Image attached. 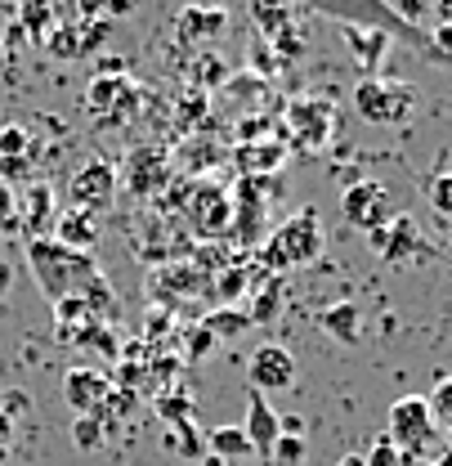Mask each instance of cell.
Instances as JSON below:
<instances>
[{
  "mask_svg": "<svg viewBox=\"0 0 452 466\" xmlns=\"http://www.w3.org/2000/svg\"><path fill=\"white\" fill-rule=\"evenodd\" d=\"M305 435H278V444L269 449V462L274 466H300L305 462Z\"/></svg>",
  "mask_w": 452,
  "mask_h": 466,
  "instance_id": "cell-29",
  "label": "cell"
},
{
  "mask_svg": "<svg viewBox=\"0 0 452 466\" xmlns=\"http://www.w3.org/2000/svg\"><path fill=\"white\" fill-rule=\"evenodd\" d=\"M327 233H323V220H318V207H300L291 211L278 229L269 233V242L260 247V265L269 274H286V269H300L309 260H318Z\"/></svg>",
  "mask_w": 452,
  "mask_h": 466,
  "instance_id": "cell-2",
  "label": "cell"
},
{
  "mask_svg": "<svg viewBox=\"0 0 452 466\" xmlns=\"http://www.w3.org/2000/svg\"><path fill=\"white\" fill-rule=\"evenodd\" d=\"M5 63H9V50H5V41H0V72H5Z\"/></svg>",
  "mask_w": 452,
  "mask_h": 466,
  "instance_id": "cell-45",
  "label": "cell"
},
{
  "mask_svg": "<svg viewBox=\"0 0 452 466\" xmlns=\"http://www.w3.org/2000/svg\"><path fill=\"white\" fill-rule=\"evenodd\" d=\"M41 46L55 58H81V32H76V23H55Z\"/></svg>",
  "mask_w": 452,
  "mask_h": 466,
  "instance_id": "cell-26",
  "label": "cell"
},
{
  "mask_svg": "<svg viewBox=\"0 0 452 466\" xmlns=\"http://www.w3.org/2000/svg\"><path fill=\"white\" fill-rule=\"evenodd\" d=\"M278 408L269 404L265 395H256V390H246V421H242V435L251 440V453H265L269 458V449L278 444Z\"/></svg>",
  "mask_w": 452,
  "mask_h": 466,
  "instance_id": "cell-16",
  "label": "cell"
},
{
  "mask_svg": "<svg viewBox=\"0 0 452 466\" xmlns=\"http://www.w3.org/2000/svg\"><path fill=\"white\" fill-rule=\"evenodd\" d=\"M407 466H448V462H407Z\"/></svg>",
  "mask_w": 452,
  "mask_h": 466,
  "instance_id": "cell-46",
  "label": "cell"
},
{
  "mask_svg": "<svg viewBox=\"0 0 452 466\" xmlns=\"http://www.w3.org/2000/svg\"><path fill=\"white\" fill-rule=\"evenodd\" d=\"M27 269H32L36 288L45 291V300H55V305L58 300H72V296L81 300L85 288L104 274L90 251H67L55 238H32L27 242Z\"/></svg>",
  "mask_w": 452,
  "mask_h": 466,
  "instance_id": "cell-1",
  "label": "cell"
},
{
  "mask_svg": "<svg viewBox=\"0 0 452 466\" xmlns=\"http://www.w3.org/2000/svg\"><path fill=\"white\" fill-rule=\"evenodd\" d=\"M202 328H206L211 337H237V332H246V328H251V319H246L242 309H216V314H206V319H202Z\"/></svg>",
  "mask_w": 452,
  "mask_h": 466,
  "instance_id": "cell-28",
  "label": "cell"
},
{
  "mask_svg": "<svg viewBox=\"0 0 452 466\" xmlns=\"http://www.w3.org/2000/svg\"><path fill=\"white\" fill-rule=\"evenodd\" d=\"M5 462H9V449H0V466H5Z\"/></svg>",
  "mask_w": 452,
  "mask_h": 466,
  "instance_id": "cell-48",
  "label": "cell"
},
{
  "mask_svg": "<svg viewBox=\"0 0 452 466\" xmlns=\"http://www.w3.org/2000/svg\"><path fill=\"white\" fill-rule=\"evenodd\" d=\"M130 95V76L126 72H99L95 81H90V108L95 113H108V108H121V99Z\"/></svg>",
  "mask_w": 452,
  "mask_h": 466,
  "instance_id": "cell-25",
  "label": "cell"
},
{
  "mask_svg": "<svg viewBox=\"0 0 452 466\" xmlns=\"http://www.w3.org/2000/svg\"><path fill=\"white\" fill-rule=\"evenodd\" d=\"M41 157V144L23 126H0V179H32Z\"/></svg>",
  "mask_w": 452,
  "mask_h": 466,
  "instance_id": "cell-13",
  "label": "cell"
},
{
  "mask_svg": "<svg viewBox=\"0 0 452 466\" xmlns=\"http://www.w3.org/2000/svg\"><path fill=\"white\" fill-rule=\"evenodd\" d=\"M291 5H305V9L332 18L340 27H377V32H390L395 41H407L412 50L430 55V36H426L421 27L403 23L390 0H291Z\"/></svg>",
  "mask_w": 452,
  "mask_h": 466,
  "instance_id": "cell-3",
  "label": "cell"
},
{
  "mask_svg": "<svg viewBox=\"0 0 452 466\" xmlns=\"http://www.w3.org/2000/svg\"><path fill=\"white\" fill-rule=\"evenodd\" d=\"M14 288V269H9V260H0V296Z\"/></svg>",
  "mask_w": 452,
  "mask_h": 466,
  "instance_id": "cell-42",
  "label": "cell"
},
{
  "mask_svg": "<svg viewBox=\"0 0 452 466\" xmlns=\"http://www.w3.org/2000/svg\"><path fill=\"white\" fill-rule=\"evenodd\" d=\"M340 32H345L340 41H345L349 58H354L367 76H377L386 55H390V46H395V36H390V32H377V27H340Z\"/></svg>",
  "mask_w": 452,
  "mask_h": 466,
  "instance_id": "cell-17",
  "label": "cell"
},
{
  "mask_svg": "<svg viewBox=\"0 0 452 466\" xmlns=\"http://www.w3.org/2000/svg\"><path fill=\"white\" fill-rule=\"evenodd\" d=\"M278 300H283V288H278V283H269V288H265V296L256 300V309H251L246 319H251V323H269V319L278 314Z\"/></svg>",
  "mask_w": 452,
  "mask_h": 466,
  "instance_id": "cell-36",
  "label": "cell"
},
{
  "mask_svg": "<svg viewBox=\"0 0 452 466\" xmlns=\"http://www.w3.org/2000/svg\"><path fill=\"white\" fill-rule=\"evenodd\" d=\"M206 449H211V458H220L228 466H242L251 458V440L242 435V426H216V431H206Z\"/></svg>",
  "mask_w": 452,
  "mask_h": 466,
  "instance_id": "cell-24",
  "label": "cell"
},
{
  "mask_svg": "<svg viewBox=\"0 0 452 466\" xmlns=\"http://www.w3.org/2000/svg\"><path fill=\"white\" fill-rule=\"evenodd\" d=\"M407 462H412V458H407L403 449H395L386 435H381V440H377V444L363 453V466H407Z\"/></svg>",
  "mask_w": 452,
  "mask_h": 466,
  "instance_id": "cell-31",
  "label": "cell"
},
{
  "mask_svg": "<svg viewBox=\"0 0 452 466\" xmlns=\"http://www.w3.org/2000/svg\"><path fill=\"white\" fill-rule=\"evenodd\" d=\"M426 404H430V417H435V426H439V421H444V426H452V377L435 386V395H430Z\"/></svg>",
  "mask_w": 452,
  "mask_h": 466,
  "instance_id": "cell-34",
  "label": "cell"
},
{
  "mask_svg": "<svg viewBox=\"0 0 452 466\" xmlns=\"http://www.w3.org/2000/svg\"><path fill=\"white\" fill-rule=\"evenodd\" d=\"M340 216L363 233L381 229V225L395 216V211H390V188H386L381 179H354V184H345V193H340Z\"/></svg>",
  "mask_w": 452,
  "mask_h": 466,
  "instance_id": "cell-8",
  "label": "cell"
},
{
  "mask_svg": "<svg viewBox=\"0 0 452 466\" xmlns=\"http://www.w3.org/2000/svg\"><path fill=\"white\" fill-rule=\"evenodd\" d=\"M286 130H291V144L305 148V153H318L332 144V130H336V113L327 99H291L286 104Z\"/></svg>",
  "mask_w": 452,
  "mask_h": 466,
  "instance_id": "cell-7",
  "label": "cell"
},
{
  "mask_svg": "<svg viewBox=\"0 0 452 466\" xmlns=\"http://www.w3.org/2000/svg\"><path fill=\"white\" fill-rule=\"evenodd\" d=\"M426 198H430V207H435L439 216H448V220H452V171L430 175V184H426Z\"/></svg>",
  "mask_w": 452,
  "mask_h": 466,
  "instance_id": "cell-30",
  "label": "cell"
},
{
  "mask_svg": "<svg viewBox=\"0 0 452 466\" xmlns=\"http://www.w3.org/2000/svg\"><path fill=\"white\" fill-rule=\"evenodd\" d=\"M211 283H216V291H220V296H237V291H246V288H242L246 279H242L237 269H233V274H220V279H211Z\"/></svg>",
  "mask_w": 452,
  "mask_h": 466,
  "instance_id": "cell-38",
  "label": "cell"
},
{
  "mask_svg": "<svg viewBox=\"0 0 452 466\" xmlns=\"http://www.w3.org/2000/svg\"><path fill=\"white\" fill-rule=\"evenodd\" d=\"M283 162H286V144H278V139H260V144H242L237 148L242 179H269L274 171H283Z\"/></svg>",
  "mask_w": 452,
  "mask_h": 466,
  "instance_id": "cell-20",
  "label": "cell"
},
{
  "mask_svg": "<svg viewBox=\"0 0 452 466\" xmlns=\"http://www.w3.org/2000/svg\"><path fill=\"white\" fill-rule=\"evenodd\" d=\"M0 233H18V188L0 179Z\"/></svg>",
  "mask_w": 452,
  "mask_h": 466,
  "instance_id": "cell-33",
  "label": "cell"
},
{
  "mask_svg": "<svg viewBox=\"0 0 452 466\" xmlns=\"http://www.w3.org/2000/svg\"><path fill=\"white\" fill-rule=\"evenodd\" d=\"M296 377H300V368H296V359H291V350L286 346H260L251 359H246V381H251V390L256 395H286L291 386H296Z\"/></svg>",
  "mask_w": 452,
  "mask_h": 466,
  "instance_id": "cell-9",
  "label": "cell"
},
{
  "mask_svg": "<svg viewBox=\"0 0 452 466\" xmlns=\"http://www.w3.org/2000/svg\"><path fill=\"white\" fill-rule=\"evenodd\" d=\"M336 466H363V458H354V453H349V458H340Z\"/></svg>",
  "mask_w": 452,
  "mask_h": 466,
  "instance_id": "cell-44",
  "label": "cell"
},
{
  "mask_svg": "<svg viewBox=\"0 0 452 466\" xmlns=\"http://www.w3.org/2000/svg\"><path fill=\"white\" fill-rule=\"evenodd\" d=\"M225 27H228V9H220V5H188L175 18V36L184 46H211L216 36H225Z\"/></svg>",
  "mask_w": 452,
  "mask_h": 466,
  "instance_id": "cell-14",
  "label": "cell"
},
{
  "mask_svg": "<svg viewBox=\"0 0 452 466\" xmlns=\"http://www.w3.org/2000/svg\"><path fill=\"white\" fill-rule=\"evenodd\" d=\"M50 238L63 242L67 251H90L95 256V247H99V220L85 216V211H76V207H67L63 216H55V233Z\"/></svg>",
  "mask_w": 452,
  "mask_h": 466,
  "instance_id": "cell-18",
  "label": "cell"
},
{
  "mask_svg": "<svg viewBox=\"0 0 452 466\" xmlns=\"http://www.w3.org/2000/svg\"><path fill=\"white\" fill-rule=\"evenodd\" d=\"M55 5H58V0H55Z\"/></svg>",
  "mask_w": 452,
  "mask_h": 466,
  "instance_id": "cell-49",
  "label": "cell"
},
{
  "mask_svg": "<svg viewBox=\"0 0 452 466\" xmlns=\"http://www.w3.org/2000/svg\"><path fill=\"white\" fill-rule=\"evenodd\" d=\"M50 27H55V0H23L9 32H18V36H27V41H45Z\"/></svg>",
  "mask_w": 452,
  "mask_h": 466,
  "instance_id": "cell-23",
  "label": "cell"
},
{
  "mask_svg": "<svg viewBox=\"0 0 452 466\" xmlns=\"http://www.w3.org/2000/svg\"><path fill=\"white\" fill-rule=\"evenodd\" d=\"M108 395H113V386H108V377L95 372V368H72V372L63 377V400H67V408H72L76 417H99L104 404H108Z\"/></svg>",
  "mask_w": 452,
  "mask_h": 466,
  "instance_id": "cell-11",
  "label": "cell"
},
{
  "mask_svg": "<svg viewBox=\"0 0 452 466\" xmlns=\"http://www.w3.org/2000/svg\"><path fill=\"white\" fill-rule=\"evenodd\" d=\"M72 444L76 449H99L104 444V421L99 417H76L72 421Z\"/></svg>",
  "mask_w": 452,
  "mask_h": 466,
  "instance_id": "cell-32",
  "label": "cell"
},
{
  "mask_svg": "<svg viewBox=\"0 0 452 466\" xmlns=\"http://www.w3.org/2000/svg\"><path fill=\"white\" fill-rule=\"evenodd\" d=\"M188 220L202 238H225L233 229V193L220 184H197L188 198Z\"/></svg>",
  "mask_w": 452,
  "mask_h": 466,
  "instance_id": "cell-10",
  "label": "cell"
},
{
  "mask_svg": "<svg viewBox=\"0 0 452 466\" xmlns=\"http://www.w3.org/2000/svg\"><path fill=\"white\" fill-rule=\"evenodd\" d=\"M256 27L265 41H278L283 32H296V5L291 0H246Z\"/></svg>",
  "mask_w": 452,
  "mask_h": 466,
  "instance_id": "cell-21",
  "label": "cell"
},
{
  "mask_svg": "<svg viewBox=\"0 0 452 466\" xmlns=\"http://www.w3.org/2000/svg\"><path fill=\"white\" fill-rule=\"evenodd\" d=\"M18 229L27 233V242L55 233V188L45 179H32L18 193Z\"/></svg>",
  "mask_w": 452,
  "mask_h": 466,
  "instance_id": "cell-12",
  "label": "cell"
},
{
  "mask_svg": "<svg viewBox=\"0 0 452 466\" xmlns=\"http://www.w3.org/2000/svg\"><path fill=\"white\" fill-rule=\"evenodd\" d=\"M367 242H372V251H377L381 260H390V265H403L412 251H421V233L412 225V216H390L381 229L367 233Z\"/></svg>",
  "mask_w": 452,
  "mask_h": 466,
  "instance_id": "cell-15",
  "label": "cell"
},
{
  "mask_svg": "<svg viewBox=\"0 0 452 466\" xmlns=\"http://www.w3.org/2000/svg\"><path fill=\"white\" fill-rule=\"evenodd\" d=\"M323 332L340 341V346H358L363 341V314H358V305L354 300H336V305H327L323 309Z\"/></svg>",
  "mask_w": 452,
  "mask_h": 466,
  "instance_id": "cell-22",
  "label": "cell"
},
{
  "mask_svg": "<svg viewBox=\"0 0 452 466\" xmlns=\"http://www.w3.org/2000/svg\"><path fill=\"white\" fill-rule=\"evenodd\" d=\"M76 32H81V55H90V50H99V46L108 41L113 23H99V18H90V23H76Z\"/></svg>",
  "mask_w": 452,
  "mask_h": 466,
  "instance_id": "cell-35",
  "label": "cell"
},
{
  "mask_svg": "<svg viewBox=\"0 0 452 466\" xmlns=\"http://www.w3.org/2000/svg\"><path fill=\"white\" fill-rule=\"evenodd\" d=\"M206 466H228V462H220V458H206Z\"/></svg>",
  "mask_w": 452,
  "mask_h": 466,
  "instance_id": "cell-47",
  "label": "cell"
},
{
  "mask_svg": "<svg viewBox=\"0 0 452 466\" xmlns=\"http://www.w3.org/2000/svg\"><path fill=\"white\" fill-rule=\"evenodd\" d=\"M417 86L395 81V76H363L354 86V113L372 126H398L417 113Z\"/></svg>",
  "mask_w": 452,
  "mask_h": 466,
  "instance_id": "cell-4",
  "label": "cell"
},
{
  "mask_svg": "<svg viewBox=\"0 0 452 466\" xmlns=\"http://www.w3.org/2000/svg\"><path fill=\"white\" fill-rule=\"evenodd\" d=\"M211 341H216V337H211V332H206V328H202V323H197V332H193V337H188V350H193V359H202V354H206V350H211Z\"/></svg>",
  "mask_w": 452,
  "mask_h": 466,
  "instance_id": "cell-39",
  "label": "cell"
},
{
  "mask_svg": "<svg viewBox=\"0 0 452 466\" xmlns=\"http://www.w3.org/2000/svg\"><path fill=\"white\" fill-rule=\"evenodd\" d=\"M18 5H23V0H0V9H5V14H18Z\"/></svg>",
  "mask_w": 452,
  "mask_h": 466,
  "instance_id": "cell-43",
  "label": "cell"
},
{
  "mask_svg": "<svg viewBox=\"0 0 452 466\" xmlns=\"http://www.w3.org/2000/svg\"><path fill=\"white\" fill-rule=\"evenodd\" d=\"M435 435H439V426L430 417L426 395H403V400L390 404V412H386V440L395 449H403L407 458H421L435 444Z\"/></svg>",
  "mask_w": 452,
  "mask_h": 466,
  "instance_id": "cell-5",
  "label": "cell"
},
{
  "mask_svg": "<svg viewBox=\"0 0 452 466\" xmlns=\"http://www.w3.org/2000/svg\"><path fill=\"white\" fill-rule=\"evenodd\" d=\"M72 5H76L81 23H90V18H99V23H113L116 14H130V9H135V0H72Z\"/></svg>",
  "mask_w": 452,
  "mask_h": 466,
  "instance_id": "cell-27",
  "label": "cell"
},
{
  "mask_svg": "<svg viewBox=\"0 0 452 466\" xmlns=\"http://www.w3.org/2000/svg\"><path fill=\"white\" fill-rule=\"evenodd\" d=\"M430 36V55L426 58H435V63H452V23H439L435 32H426Z\"/></svg>",
  "mask_w": 452,
  "mask_h": 466,
  "instance_id": "cell-37",
  "label": "cell"
},
{
  "mask_svg": "<svg viewBox=\"0 0 452 466\" xmlns=\"http://www.w3.org/2000/svg\"><path fill=\"white\" fill-rule=\"evenodd\" d=\"M116 188H121V171H116L113 162H104V157L76 167L72 179H67V198H72V207L85 211V216H95V220H99V211H108V207L116 202Z\"/></svg>",
  "mask_w": 452,
  "mask_h": 466,
  "instance_id": "cell-6",
  "label": "cell"
},
{
  "mask_svg": "<svg viewBox=\"0 0 452 466\" xmlns=\"http://www.w3.org/2000/svg\"><path fill=\"white\" fill-rule=\"evenodd\" d=\"M9 444H14V412L0 408V449H9Z\"/></svg>",
  "mask_w": 452,
  "mask_h": 466,
  "instance_id": "cell-40",
  "label": "cell"
},
{
  "mask_svg": "<svg viewBox=\"0 0 452 466\" xmlns=\"http://www.w3.org/2000/svg\"><path fill=\"white\" fill-rule=\"evenodd\" d=\"M126 184H130V193H139V198L157 193V188L166 184V153H157V148H135V157L126 162Z\"/></svg>",
  "mask_w": 452,
  "mask_h": 466,
  "instance_id": "cell-19",
  "label": "cell"
},
{
  "mask_svg": "<svg viewBox=\"0 0 452 466\" xmlns=\"http://www.w3.org/2000/svg\"><path fill=\"white\" fill-rule=\"evenodd\" d=\"M426 9H435L444 23H452V0H426Z\"/></svg>",
  "mask_w": 452,
  "mask_h": 466,
  "instance_id": "cell-41",
  "label": "cell"
}]
</instances>
